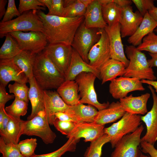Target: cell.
Masks as SVG:
<instances>
[{
	"label": "cell",
	"mask_w": 157,
	"mask_h": 157,
	"mask_svg": "<svg viewBox=\"0 0 157 157\" xmlns=\"http://www.w3.org/2000/svg\"><path fill=\"white\" fill-rule=\"evenodd\" d=\"M10 116V119L6 129L0 132L1 137L6 143H12L17 144L22 135L24 120Z\"/></svg>",
	"instance_id": "obj_29"
},
{
	"label": "cell",
	"mask_w": 157,
	"mask_h": 157,
	"mask_svg": "<svg viewBox=\"0 0 157 157\" xmlns=\"http://www.w3.org/2000/svg\"><path fill=\"white\" fill-rule=\"evenodd\" d=\"M125 52L129 62L123 76L136 78L141 80H156L154 72L144 53L132 45L126 46Z\"/></svg>",
	"instance_id": "obj_3"
},
{
	"label": "cell",
	"mask_w": 157,
	"mask_h": 157,
	"mask_svg": "<svg viewBox=\"0 0 157 157\" xmlns=\"http://www.w3.org/2000/svg\"><path fill=\"white\" fill-rule=\"evenodd\" d=\"M110 139L108 135L104 133L97 140L90 142L84 153V157H101L103 146L110 142Z\"/></svg>",
	"instance_id": "obj_33"
},
{
	"label": "cell",
	"mask_w": 157,
	"mask_h": 157,
	"mask_svg": "<svg viewBox=\"0 0 157 157\" xmlns=\"http://www.w3.org/2000/svg\"><path fill=\"white\" fill-rule=\"evenodd\" d=\"M141 125L134 132L122 138L116 143L110 157H136L144 129Z\"/></svg>",
	"instance_id": "obj_10"
},
{
	"label": "cell",
	"mask_w": 157,
	"mask_h": 157,
	"mask_svg": "<svg viewBox=\"0 0 157 157\" xmlns=\"http://www.w3.org/2000/svg\"><path fill=\"white\" fill-rule=\"evenodd\" d=\"M49 125L44 111L40 112L31 119L24 121L22 135L39 137L46 144L52 143L56 135Z\"/></svg>",
	"instance_id": "obj_6"
},
{
	"label": "cell",
	"mask_w": 157,
	"mask_h": 157,
	"mask_svg": "<svg viewBox=\"0 0 157 157\" xmlns=\"http://www.w3.org/2000/svg\"><path fill=\"white\" fill-rule=\"evenodd\" d=\"M98 111L91 105H85L80 103L74 105L68 106L65 113L72 117L76 123L92 122H94Z\"/></svg>",
	"instance_id": "obj_23"
},
{
	"label": "cell",
	"mask_w": 157,
	"mask_h": 157,
	"mask_svg": "<svg viewBox=\"0 0 157 157\" xmlns=\"http://www.w3.org/2000/svg\"><path fill=\"white\" fill-rule=\"evenodd\" d=\"M148 87L151 93L153 104L151 110L144 116H141V121L146 127V133L141 138V141L154 145L157 141V95L151 86L149 85Z\"/></svg>",
	"instance_id": "obj_15"
},
{
	"label": "cell",
	"mask_w": 157,
	"mask_h": 157,
	"mask_svg": "<svg viewBox=\"0 0 157 157\" xmlns=\"http://www.w3.org/2000/svg\"><path fill=\"white\" fill-rule=\"evenodd\" d=\"M141 116L126 112L117 122L105 128L104 133L110 139L111 147L114 148L117 142L124 136L135 131L141 123Z\"/></svg>",
	"instance_id": "obj_5"
},
{
	"label": "cell",
	"mask_w": 157,
	"mask_h": 157,
	"mask_svg": "<svg viewBox=\"0 0 157 157\" xmlns=\"http://www.w3.org/2000/svg\"><path fill=\"white\" fill-rule=\"evenodd\" d=\"M55 118L60 120L70 121L76 123V121L69 115L65 112H58L55 114Z\"/></svg>",
	"instance_id": "obj_48"
},
{
	"label": "cell",
	"mask_w": 157,
	"mask_h": 157,
	"mask_svg": "<svg viewBox=\"0 0 157 157\" xmlns=\"http://www.w3.org/2000/svg\"><path fill=\"white\" fill-rule=\"evenodd\" d=\"M44 105L45 114L50 125H53L55 114L58 112H66L68 106L57 91L44 90Z\"/></svg>",
	"instance_id": "obj_17"
},
{
	"label": "cell",
	"mask_w": 157,
	"mask_h": 157,
	"mask_svg": "<svg viewBox=\"0 0 157 157\" xmlns=\"http://www.w3.org/2000/svg\"><path fill=\"white\" fill-rule=\"evenodd\" d=\"M5 37L0 49V60H12L22 50L17 41L10 34Z\"/></svg>",
	"instance_id": "obj_32"
},
{
	"label": "cell",
	"mask_w": 157,
	"mask_h": 157,
	"mask_svg": "<svg viewBox=\"0 0 157 157\" xmlns=\"http://www.w3.org/2000/svg\"><path fill=\"white\" fill-rule=\"evenodd\" d=\"M150 15L157 22V7L154 6L148 11Z\"/></svg>",
	"instance_id": "obj_54"
},
{
	"label": "cell",
	"mask_w": 157,
	"mask_h": 157,
	"mask_svg": "<svg viewBox=\"0 0 157 157\" xmlns=\"http://www.w3.org/2000/svg\"><path fill=\"white\" fill-rule=\"evenodd\" d=\"M75 0H63V6L64 7H66L72 3Z\"/></svg>",
	"instance_id": "obj_56"
},
{
	"label": "cell",
	"mask_w": 157,
	"mask_h": 157,
	"mask_svg": "<svg viewBox=\"0 0 157 157\" xmlns=\"http://www.w3.org/2000/svg\"><path fill=\"white\" fill-rule=\"evenodd\" d=\"M37 145L36 139L33 138L22 140L17 144L20 153L24 157H30L34 154Z\"/></svg>",
	"instance_id": "obj_39"
},
{
	"label": "cell",
	"mask_w": 157,
	"mask_h": 157,
	"mask_svg": "<svg viewBox=\"0 0 157 157\" xmlns=\"http://www.w3.org/2000/svg\"><path fill=\"white\" fill-rule=\"evenodd\" d=\"M57 92L69 106L74 105L80 103L78 85L75 80H65L57 89Z\"/></svg>",
	"instance_id": "obj_28"
},
{
	"label": "cell",
	"mask_w": 157,
	"mask_h": 157,
	"mask_svg": "<svg viewBox=\"0 0 157 157\" xmlns=\"http://www.w3.org/2000/svg\"><path fill=\"white\" fill-rule=\"evenodd\" d=\"M113 1L121 8L131 5L132 3V1L129 0H113Z\"/></svg>",
	"instance_id": "obj_49"
},
{
	"label": "cell",
	"mask_w": 157,
	"mask_h": 157,
	"mask_svg": "<svg viewBox=\"0 0 157 157\" xmlns=\"http://www.w3.org/2000/svg\"><path fill=\"white\" fill-rule=\"evenodd\" d=\"M81 1L87 8L92 2L93 0H80Z\"/></svg>",
	"instance_id": "obj_57"
},
{
	"label": "cell",
	"mask_w": 157,
	"mask_h": 157,
	"mask_svg": "<svg viewBox=\"0 0 157 157\" xmlns=\"http://www.w3.org/2000/svg\"><path fill=\"white\" fill-rule=\"evenodd\" d=\"M37 13L43 23L42 32L50 44L71 46L78 29L84 17H67L48 15L42 10Z\"/></svg>",
	"instance_id": "obj_1"
},
{
	"label": "cell",
	"mask_w": 157,
	"mask_h": 157,
	"mask_svg": "<svg viewBox=\"0 0 157 157\" xmlns=\"http://www.w3.org/2000/svg\"><path fill=\"white\" fill-rule=\"evenodd\" d=\"M101 5L107 4L112 1V0H98Z\"/></svg>",
	"instance_id": "obj_58"
},
{
	"label": "cell",
	"mask_w": 157,
	"mask_h": 157,
	"mask_svg": "<svg viewBox=\"0 0 157 157\" xmlns=\"http://www.w3.org/2000/svg\"><path fill=\"white\" fill-rule=\"evenodd\" d=\"M18 10L22 14L23 13L31 10H46L45 5L39 0H20Z\"/></svg>",
	"instance_id": "obj_41"
},
{
	"label": "cell",
	"mask_w": 157,
	"mask_h": 157,
	"mask_svg": "<svg viewBox=\"0 0 157 157\" xmlns=\"http://www.w3.org/2000/svg\"><path fill=\"white\" fill-rule=\"evenodd\" d=\"M0 152L2 155L1 157H24L20 153L17 144L6 143L1 137Z\"/></svg>",
	"instance_id": "obj_40"
},
{
	"label": "cell",
	"mask_w": 157,
	"mask_h": 157,
	"mask_svg": "<svg viewBox=\"0 0 157 157\" xmlns=\"http://www.w3.org/2000/svg\"><path fill=\"white\" fill-rule=\"evenodd\" d=\"M33 74L43 90L57 89L65 81V75L49 59L44 51L36 55Z\"/></svg>",
	"instance_id": "obj_2"
},
{
	"label": "cell",
	"mask_w": 157,
	"mask_h": 157,
	"mask_svg": "<svg viewBox=\"0 0 157 157\" xmlns=\"http://www.w3.org/2000/svg\"><path fill=\"white\" fill-rule=\"evenodd\" d=\"M99 31L100 38L90 51L88 57L89 64L99 70L111 58L108 35L104 29H99Z\"/></svg>",
	"instance_id": "obj_12"
},
{
	"label": "cell",
	"mask_w": 157,
	"mask_h": 157,
	"mask_svg": "<svg viewBox=\"0 0 157 157\" xmlns=\"http://www.w3.org/2000/svg\"><path fill=\"white\" fill-rule=\"evenodd\" d=\"M8 88L10 93L13 94L15 98L28 103L29 88L26 83L15 82L13 84H9Z\"/></svg>",
	"instance_id": "obj_37"
},
{
	"label": "cell",
	"mask_w": 157,
	"mask_h": 157,
	"mask_svg": "<svg viewBox=\"0 0 157 157\" xmlns=\"http://www.w3.org/2000/svg\"><path fill=\"white\" fill-rule=\"evenodd\" d=\"M37 54L27 50H22L12 59L28 79L33 77V69Z\"/></svg>",
	"instance_id": "obj_30"
},
{
	"label": "cell",
	"mask_w": 157,
	"mask_h": 157,
	"mask_svg": "<svg viewBox=\"0 0 157 157\" xmlns=\"http://www.w3.org/2000/svg\"><path fill=\"white\" fill-rule=\"evenodd\" d=\"M157 27V22L149 15L148 12L143 16L142 20L135 33L129 37L128 43L135 47L142 42L143 38L153 32Z\"/></svg>",
	"instance_id": "obj_26"
},
{
	"label": "cell",
	"mask_w": 157,
	"mask_h": 157,
	"mask_svg": "<svg viewBox=\"0 0 157 157\" xmlns=\"http://www.w3.org/2000/svg\"><path fill=\"white\" fill-rule=\"evenodd\" d=\"M37 10L25 12L9 21L0 23V37L16 31H39L42 32L43 23Z\"/></svg>",
	"instance_id": "obj_4"
},
{
	"label": "cell",
	"mask_w": 157,
	"mask_h": 157,
	"mask_svg": "<svg viewBox=\"0 0 157 157\" xmlns=\"http://www.w3.org/2000/svg\"><path fill=\"white\" fill-rule=\"evenodd\" d=\"M120 28V24L117 22L111 26H107L104 29L109 40L111 58L122 62L126 68L129 61L124 53Z\"/></svg>",
	"instance_id": "obj_14"
},
{
	"label": "cell",
	"mask_w": 157,
	"mask_h": 157,
	"mask_svg": "<svg viewBox=\"0 0 157 157\" xmlns=\"http://www.w3.org/2000/svg\"><path fill=\"white\" fill-rule=\"evenodd\" d=\"M79 141L73 138L70 137L63 146L53 152L42 155H36L35 154L30 157H61L67 152L74 151L77 143Z\"/></svg>",
	"instance_id": "obj_34"
},
{
	"label": "cell",
	"mask_w": 157,
	"mask_h": 157,
	"mask_svg": "<svg viewBox=\"0 0 157 157\" xmlns=\"http://www.w3.org/2000/svg\"><path fill=\"white\" fill-rule=\"evenodd\" d=\"M122 8L121 18L119 22L121 37L122 38L129 37L136 31L143 17L138 10L134 12L131 5Z\"/></svg>",
	"instance_id": "obj_19"
},
{
	"label": "cell",
	"mask_w": 157,
	"mask_h": 157,
	"mask_svg": "<svg viewBox=\"0 0 157 157\" xmlns=\"http://www.w3.org/2000/svg\"><path fill=\"white\" fill-rule=\"evenodd\" d=\"M150 96L148 93L136 97L131 94L120 99L119 101L126 112L133 115H144L148 112L147 104Z\"/></svg>",
	"instance_id": "obj_21"
},
{
	"label": "cell",
	"mask_w": 157,
	"mask_h": 157,
	"mask_svg": "<svg viewBox=\"0 0 157 157\" xmlns=\"http://www.w3.org/2000/svg\"><path fill=\"white\" fill-rule=\"evenodd\" d=\"M76 123L72 122L60 121L55 118L53 125L58 131L67 136L73 129Z\"/></svg>",
	"instance_id": "obj_42"
},
{
	"label": "cell",
	"mask_w": 157,
	"mask_h": 157,
	"mask_svg": "<svg viewBox=\"0 0 157 157\" xmlns=\"http://www.w3.org/2000/svg\"><path fill=\"white\" fill-rule=\"evenodd\" d=\"M7 0H0V19L4 16L6 10L5 6L7 3Z\"/></svg>",
	"instance_id": "obj_52"
},
{
	"label": "cell",
	"mask_w": 157,
	"mask_h": 157,
	"mask_svg": "<svg viewBox=\"0 0 157 157\" xmlns=\"http://www.w3.org/2000/svg\"><path fill=\"white\" fill-rule=\"evenodd\" d=\"M104 125L94 122L76 123L74 128L67 137L73 138L80 140L83 138L85 142H91L102 136L104 133Z\"/></svg>",
	"instance_id": "obj_16"
},
{
	"label": "cell",
	"mask_w": 157,
	"mask_h": 157,
	"mask_svg": "<svg viewBox=\"0 0 157 157\" xmlns=\"http://www.w3.org/2000/svg\"><path fill=\"white\" fill-rule=\"evenodd\" d=\"M16 7L14 0H8L7 9L5 13L1 22H5L9 21L15 17L21 15Z\"/></svg>",
	"instance_id": "obj_43"
},
{
	"label": "cell",
	"mask_w": 157,
	"mask_h": 157,
	"mask_svg": "<svg viewBox=\"0 0 157 157\" xmlns=\"http://www.w3.org/2000/svg\"><path fill=\"white\" fill-rule=\"evenodd\" d=\"M138 11L143 17L147 12L155 6L152 0H132Z\"/></svg>",
	"instance_id": "obj_44"
},
{
	"label": "cell",
	"mask_w": 157,
	"mask_h": 157,
	"mask_svg": "<svg viewBox=\"0 0 157 157\" xmlns=\"http://www.w3.org/2000/svg\"><path fill=\"white\" fill-rule=\"evenodd\" d=\"M141 81L142 83L151 86L155 89V92L157 93V81L147 80H142Z\"/></svg>",
	"instance_id": "obj_53"
},
{
	"label": "cell",
	"mask_w": 157,
	"mask_h": 157,
	"mask_svg": "<svg viewBox=\"0 0 157 157\" xmlns=\"http://www.w3.org/2000/svg\"><path fill=\"white\" fill-rule=\"evenodd\" d=\"M103 19L108 26H110L119 22L121 20L122 8L118 6L113 1L101 5Z\"/></svg>",
	"instance_id": "obj_31"
},
{
	"label": "cell",
	"mask_w": 157,
	"mask_h": 157,
	"mask_svg": "<svg viewBox=\"0 0 157 157\" xmlns=\"http://www.w3.org/2000/svg\"><path fill=\"white\" fill-rule=\"evenodd\" d=\"M65 9L63 0H52L51 7L47 14L63 17Z\"/></svg>",
	"instance_id": "obj_45"
},
{
	"label": "cell",
	"mask_w": 157,
	"mask_h": 157,
	"mask_svg": "<svg viewBox=\"0 0 157 157\" xmlns=\"http://www.w3.org/2000/svg\"><path fill=\"white\" fill-rule=\"evenodd\" d=\"M125 113L119 101L113 102L107 108L98 111L94 122L105 125L120 119Z\"/></svg>",
	"instance_id": "obj_25"
},
{
	"label": "cell",
	"mask_w": 157,
	"mask_h": 157,
	"mask_svg": "<svg viewBox=\"0 0 157 157\" xmlns=\"http://www.w3.org/2000/svg\"><path fill=\"white\" fill-rule=\"evenodd\" d=\"M73 49L70 45L50 44L43 51L49 59L65 76L70 64Z\"/></svg>",
	"instance_id": "obj_11"
},
{
	"label": "cell",
	"mask_w": 157,
	"mask_h": 157,
	"mask_svg": "<svg viewBox=\"0 0 157 157\" xmlns=\"http://www.w3.org/2000/svg\"><path fill=\"white\" fill-rule=\"evenodd\" d=\"M28 98L31 106V111L27 120L33 118L40 112L44 111V90L39 85L34 77L29 79Z\"/></svg>",
	"instance_id": "obj_22"
},
{
	"label": "cell",
	"mask_w": 157,
	"mask_h": 157,
	"mask_svg": "<svg viewBox=\"0 0 157 157\" xmlns=\"http://www.w3.org/2000/svg\"><path fill=\"white\" fill-rule=\"evenodd\" d=\"M87 7L80 0H75L70 5L65 7L63 17H74L84 16Z\"/></svg>",
	"instance_id": "obj_38"
},
{
	"label": "cell",
	"mask_w": 157,
	"mask_h": 157,
	"mask_svg": "<svg viewBox=\"0 0 157 157\" xmlns=\"http://www.w3.org/2000/svg\"><path fill=\"white\" fill-rule=\"evenodd\" d=\"M126 68L125 65L122 62L110 58L99 69L101 84L111 81L118 76H123Z\"/></svg>",
	"instance_id": "obj_27"
},
{
	"label": "cell",
	"mask_w": 157,
	"mask_h": 157,
	"mask_svg": "<svg viewBox=\"0 0 157 157\" xmlns=\"http://www.w3.org/2000/svg\"><path fill=\"white\" fill-rule=\"evenodd\" d=\"M14 94H9L6 91L5 87L0 85V108L5 107L6 103L15 98Z\"/></svg>",
	"instance_id": "obj_47"
},
{
	"label": "cell",
	"mask_w": 157,
	"mask_h": 157,
	"mask_svg": "<svg viewBox=\"0 0 157 157\" xmlns=\"http://www.w3.org/2000/svg\"><path fill=\"white\" fill-rule=\"evenodd\" d=\"M154 31L157 33V27L154 30Z\"/></svg>",
	"instance_id": "obj_60"
},
{
	"label": "cell",
	"mask_w": 157,
	"mask_h": 157,
	"mask_svg": "<svg viewBox=\"0 0 157 157\" xmlns=\"http://www.w3.org/2000/svg\"><path fill=\"white\" fill-rule=\"evenodd\" d=\"M84 72L92 73L100 79L99 70L85 61L73 49L71 63L65 75V80L74 81L78 75Z\"/></svg>",
	"instance_id": "obj_20"
},
{
	"label": "cell",
	"mask_w": 157,
	"mask_h": 157,
	"mask_svg": "<svg viewBox=\"0 0 157 157\" xmlns=\"http://www.w3.org/2000/svg\"><path fill=\"white\" fill-rule=\"evenodd\" d=\"M145 90L141 80L134 77L121 76L111 81L109 85V92L116 99L126 97L130 92Z\"/></svg>",
	"instance_id": "obj_13"
},
{
	"label": "cell",
	"mask_w": 157,
	"mask_h": 157,
	"mask_svg": "<svg viewBox=\"0 0 157 157\" xmlns=\"http://www.w3.org/2000/svg\"><path fill=\"white\" fill-rule=\"evenodd\" d=\"M154 145L145 142L141 141L140 143L143 152L148 154L151 157H157V149Z\"/></svg>",
	"instance_id": "obj_46"
},
{
	"label": "cell",
	"mask_w": 157,
	"mask_h": 157,
	"mask_svg": "<svg viewBox=\"0 0 157 157\" xmlns=\"http://www.w3.org/2000/svg\"><path fill=\"white\" fill-rule=\"evenodd\" d=\"M9 33L17 41L22 50L28 51L37 54L42 52L47 45V38L41 31H16Z\"/></svg>",
	"instance_id": "obj_9"
},
{
	"label": "cell",
	"mask_w": 157,
	"mask_h": 157,
	"mask_svg": "<svg viewBox=\"0 0 157 157\" xmlns=\"http://www.w3.org/2000/svg\"><path fill=\"white\" fill-rule=\"evenodd\" d=\"M12 59L0 60V85L4 87L11 81L24 83L29 82L28 78Z\"/></svg>",
	"instance_id": "obj_18"
},
{
	"label": "cell",
	"mask_w": 157,
	"mask_h": 157,
	"mask_svg": "<svg viewBox=\"0 0 157 157\" xmlns=\"http://www.w3.org/2000/svg\"><path fill=\"white\" fill-rule=\"evenodd\" d=\"M136 47L141 51L157 53V35L154 31L150 33L143 38L142 43Z\"/></svg>",
	"instance_id": "obj_36"
},
{
	"label": "cell",
	"mask_w": 157,
	"mask_h": 157,
	"mask_svg": "<svg viewBox=\"0 0 157 157\" xmlns=\"http://www.w3.org/2000/svg\"><path fill=\"white\" fill-rule=\"evenodd\" d=\"M97 78L92 73L84 72L78 75L75 81L78 85L80 102L91 105L99 111L107 108L110 103L108 102L101 103L98 101L94 87Z\"/></svg>",
	"instance_id": "obj_8"
},
{
	"label": "cell",
	"mask_w": 157,
	"mask_h": 157,
	"mask_svg": "<svg viewBox=\"0 0 157 157\" xmlns=\"http://www.w3.org/2000/svg\"><path fill=\"white\" fill-rule=\"evenodd\" d=\"M84 22L88 28L104 29L108 25L102 15L101 5L98 0H93L87 8Z\"/></svg>",
	"instance_id": "obj_24"
},
{
	"label": "cell",
	"mask_w": 157,
	"mask_h": 157,
	"mask_svg": "<svg viewBox=\"0 0 157 157\" xmlns=\"http://www.w3.org/2000/svg\"><path fill=\"white\" fill-rule=\"evenodd\" d=\"M10 119V116L5 110L2 126L0 127V132L3 131L6 129Z\"/></svg>",
	"instance_id": "obj_51"
},
{
	"label": "cell",
	"mask_w": 157,
	"mask_h": 157,
	"mask_svg": "<svg viewBox=\"0 0 157 157\" xmlns=\"http://www.w3.org/2000/svg\"><path fill=\"white\" fill-rule=\"evenodd\" d=\"M100 37L99 29L88 28L83 21L76 32L71 46L85 61L89 63V52Z\"/></svg>",
	"instance_id": "obj_7"
},
{
	"label": "cell",
	"mask_w": 157,
	"mask_h": 157,
	"mask_svg": "<svg viewBox=\"0 0 157 157\" xmlns=\"http://www.w3.org/2000/svg\"><path fill=\"white\" fill-rule=\"evenodd\" d=\"M41 3H43L45 6H46L49 10L51 6L52 0H39Z\"/></svg>",
	"instance_id": "obj_55"
},
{
	"label": "cell",
	"mask_w": 157,
	"mask_h": 157,
	"mask_svg": "<svg viewBox=\"0 0 157 157\" xmlns=\"http://www.w3.org/2000/svg\"><path fill=\"white\" fill-rule=\"evenodd\" d=\"M151 58L148 60L150 66L151 67H157V53H149Z\"/></svg>",
	"instance_id": "obj_50"
},
{
	"label": "cell",
	"mask_w": 157,
	"mask_h": 157,
	"mask_svg": "<svg viewBox=\"0 0 157 157\" xmlns=\"http://www.w3.org/2000/svg\"><path fill=\"white\" fill-rule=\"evenodd\" d=\"M136 157H151L150 156H147L143 154L139 150L137 154V155Z\"/></svg>",
	"instance_id": "obj_59"
},
{
	"label": "cell",
	"mask_w": 157,
	"mask_h": 157,
	"mask_svg": "<svg viewBox=\"0 0 157 157\" xmlns=\"http://www.w3.org/2000/svg\"><path fill=\"white\" fill-rule=\"evenodd\" d=\"M28 103L15 98L14 101L10 105L5 108L7 113L11 117L20 119L21 116L26 115L28 109Z\"/></svg>",
	"instance_id": "obj_35"
}]
</instances>
